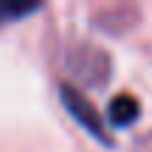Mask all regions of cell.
<instances>
[{"instance_id": "7a4b0ae2", "label": "cell", "mask_w": 152, "mask_h": 152, "mask_svg": "<svg viewBox=\"0 0 152 152\" xmlns=\"http://www.w3.org/2000/svg\"><path fill=\"white\" fill-rule=\"evenodd\" d=\"M138 113H141V107H138V99L130 96V93H121V96H115L113 102H110V107H107V115H110V121H113L115 127H127V124H132V121L138 118Z\"/></svg>"}, {"instance_id": "6da1fadb", "label": "cell", "mask_w": 152, "mask_h": 152, "mask_svg": "<svg viewBox=\"0 0 152 152\" xmlns=\"http://www.w3.org/2000/svg\"><path fill=\"white\" fill-rule=\"evenodd\" d=\"M59 99H62V104L68 107V113L73 115L76 124H82L93 138H99V141L110 144V138H107V132H104V124H102L99 110L87 102V96H85L82 90H76V87H71V85H62V87H59Z\"/></svg>"}, {"instance_id": "3957f363", "label": "cell", "mask_w": 152, "mask_h": 152, "mask_svg": "<svg viewBox=\"0 0 152 152\" xmlns=\"http://www.w3.org/2000/svg\"><path fill=\"white\" fill-rule=\"evenodd\" d=\"M39 9V3H14V0H0V26L14 23L20 17H28Z\"/></svg>"}]
</instances>
